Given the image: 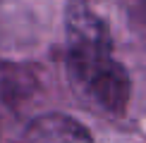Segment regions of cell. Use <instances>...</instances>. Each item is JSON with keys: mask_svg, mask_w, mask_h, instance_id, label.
Returning a JSON list of instances; mask_svg holds the SVG:
<instances>
[{"mask_svg": "<svg viewBox=\"0 0 146 143\" xmlns=\"http://www.w3.org/2000/svg\"><path fill=\"white\" fill-rule=\"evenodd\" d=\"M67 69L79 93L98 112L122 115L129 103V74L113 50H82L67 52Z\"/></svg>", "mask_w": 146, "mask_h": 143, "instance_id": "obj_1", "label": "cell"}, {"mask_svg": "<svg viewBox=\"0 0 146 143\" xmlns=\"http://www.w3.org/2000/svg\"><path fill=\"white\" fill-rule=\"evenodd\" d=\"M22 143H94L89 129L60 112L41 115L24 129Z\"/></svg>", "mask_w": 146, "mask_h": 143, "instance_id": "obj_2", "label": "cell"}, {"mask_svg": "<svg viewBox=\"0 0 146 143\" xmlns=\"http://www.w3.org/2000/svg\"><path fill=\"white\" fill-rule=\"evenodd\" d=\"M122 3H125L127 12H129L134 19L146 24V0H122Z\"/></svg>", "mask_w": 146, "mask_h": 143, "instance_id": "obj_3", "label": "cell"}]
</instances>
